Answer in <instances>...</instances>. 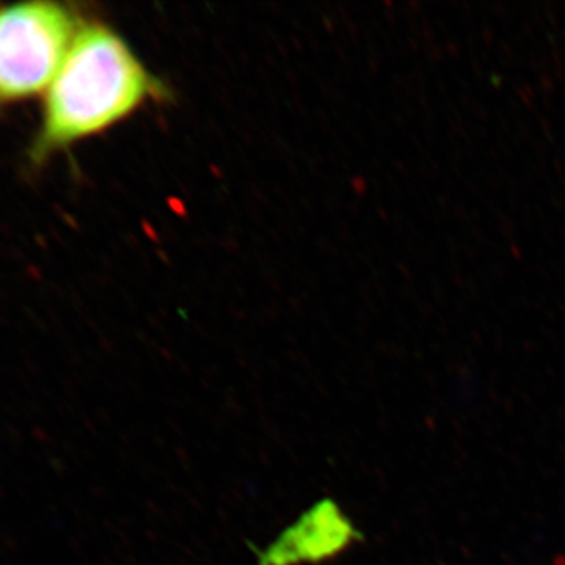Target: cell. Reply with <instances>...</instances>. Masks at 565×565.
Listing matches in <instances>:
<instances>
[{
  "mask_svg": "<svg viewBox=\"0 0 565 565\" xmlns=\"http://www.w3.org/2000/svg\"><path fill=\"white\" fill-rule=\"evenodd\" d=\"M362 534L337 501H318L286 526L263 552L256 565H318L343 555Z\"/></svg>",
  "mask_w": 565,
  "mask_h": 565,
  "instance_id": "obj_3",
  "label": "cell"
},
{
  "mask_svg": "<svg viewBox=\"0 0 565 565\" xmlns=\"http://www.w3.org/2000/svg\"><path fill=\"white\" fill-rule=\"evenodd\" d=\"M81 24L63 3H0V114L46 93Z\"/></svg>",
  "mask_w": 565,
  "mask_h": 565,
  "instance_id": "obj_2",
  "label": "cell"
},
{
  "mask_svg": "<svg viewBox=\"0 0 565 565\" xmlns=\"http://www.w3.org/2000/svg\"><path fill=\"white\" fill-rule=\"evenodd\" d=\"M163 85L114 29L82 22L46 93L28 166L39 170L58 152L109 131L145 104L161 98Z\"/></svg>",
  "mask_w": 565,
  "mask_h": 565,
  "instance_id": "obj_1",
  "label": "cell"
}]
</instances>
